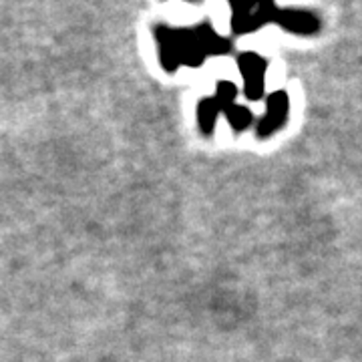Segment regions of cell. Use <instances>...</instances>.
<instances>
[{
	"label": "cell",
	"instance_id": "6da1fadb",
	"mask_svg": "<svg viewBox=\"0 0 362 362\" xmlns=\"http://www.w3.org/2000/svg\"><path fill=\"white\" fill-rule=\"evenodd\" d=\"M240 71L245 79V95L250 99H258L264 91L265 63L260 57L248 52L240 59Z\"/></svg>",
	"mask_w": 362,
	"mask_h": 362
},
{
	"label": "cell",
	"instance_id": "7a4b0ae2",
	"mask_svg": "<svg viewBox=\"0 0 362 362\" xmlns=\"http://www.w3.org/2000/svg\"><path fill=\"white\" fill-rule=\"evenodd\" d=\"M157 37V43H159V59L163 63V67L168 71H173L179 67L181 59H179V45H177V32L175 30H169L165 26L157 28L155 32Z\"/></svg>",
	"mask_w": 362,
	"mask_h": 362
},
{
	"label": "cell",
	"instance_id": "3957f363",
	"mask_svg": "<svg viewBox=\"0 0 362 362\" xmlns=\"http://www.w3.org/2000/svg\"><path fill=\"white\" fill-rule=\"evenodd\" d=\"M286 113H288V99L284 93H276L270 99V105H268V115H265L262 123H260V135L265 137L270 133H274L284 119H286Z\"/></svg>",
	"mask_w": 362,
	"mask_h": 362
},
{
	"label": "cell",
	"instance_id": "277c9868",
	"mask_svg": "<svg viewBox=\"0 0 362 362\" xmlns=\"http://www.w3.org/2000/svg\"><path fill=\"white\" fill-rule=\"evenodd\" d=\"M280 17H282L280 23L292 28L294 32H300V34H310L318 26L316 19L312 14H308V12H294L292 10V12H282Z\"/></svg>",
	"mask_w": 362,
	"mask_h": 362
}]
</instances>
